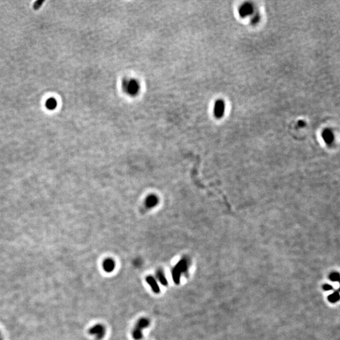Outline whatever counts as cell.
Segmentation results:
<instances>
[{
  "instance_id": "6da1fadb",
  "label": "cell",
  "mask_w": 340,
  "mask_h": 340,
  "mask_svg": "<svg viewBox=\"0 0 340 340\" xmlns=\"http://www.w3.org/2000/svg\"><path fill=\"white\" fill-rule=\"evenodd\" d=\"M123 90L130 96H136L139 93L140 84L134 79H124L122 83Z\"/></svg>"
},
{
  "instance_id": "7a4b0ae2",
  "label": "cell",
  "mask_w": 340,
  "mask_h": 340,
  "mask_svg": "<svg viewBox=\"0 0 340 340\" xmlns=\"http://www.w3.org/2000/svg\"><path fill=\"white\" fill-rule=\"evenodd\" d=\"M188 268V263L186 259H181L172 271V277L174 282L176 284H179L180 282L181 275L185 273Z\"/></svg>"
},
{
  "instance_id": "3957f363",
  "label": "cell",
  "mask_w": 340,
  "mask_h": 340,
  "mask_svg": "<svg viewBox=\"0 0 340 340\" xmlns=\"http://www.w3.org/2000/svg\"><path fill=\"white\" fill-rule=\"evenodd\" d=\"M150 324L149 319L147 318L140 319L132 331V337L135 340H140L142 337V330L146 328Z\"/></svg>"
},
{
  "instance_id": "277c9868",
  "label": "cell",
  "mask_w": 340,
  "mask_h": 340,
  "mask_svg": "<svg viewBox=\"0 0 340 340\" xmlns=\"http://www.w3.org/2000/svg\"><path fill=\"white\" fill-rule=\"evenodd\" d=\"M89 333L94 335L98 339H101L105 334V328L102 325H97L89 329Z\"/></svg>"
},
{
  "instance_id": "5b68a950",
  "label": "cell",
  "mask_w": 340,
  "mask_h": 340,
  "mask_svg": "<svg viewBox=\"0 0 340 340\" xmlns=\"http://www.w3.org/2000/svg\"><path fill=\"white\" fill-rule=\"evenodd\" d=\"M225 111V103L222 100H217L214 106V115L217 118H221Z\"/></svg>"
},
{
  "instance_id": "8992f818",
  "label": "cell",
  "mask_w": 340,
  "mask_h": 340,
  "mask_svg": "<svg viewBox=\"0 0 340 340\" xmlns=\"http://www.w3.org/2000/svg\"><path fill=\"white\" fill-rule=\"evenodd\" d=\"M253 11V8L252 5L247 3L243 4L241 7V8H239V13L241 17H246L248 15L251 14Z\"/></svg>"
},
{
  "instance_id": "52a82bcc",
  "label": "cell",
  "mask_w": 340,
  "mask_h": 340,
  "mask_svg": "<svg viewBox=\"0 0 340 340\" xmlns=\"http://www.w3.org/2000/svg\"><path fill=\"white\" fill-rule=\"evenodd\" d=\"M146 280L148 284L150 286L151 289H152L153 291L156 294H159L160 292V289L155 278L152 276H147Z\"/></svg>"
},
{
  "instance_id": "ba28073f",
  "label": "cell",
  "mask_w": 340,
  "mask_h": 340,
  "mask_svg": "<svg viewBox=\"0 0 340 340\" xmlns=\"http://www.w3.org/2000/svg\"><path fill=\"white\" fill-rule=\"evenodd\" d=\"M116 267V263L111 258L106 259L103 263V268L107 273L111 272Z\"/></svg>"
},
{
  "instance_id": "9c48e42d",
  "label": "cell",
  "mask_w": 340,
  "mask_h": 340,
  "mask_svg": "<svg viewBox=\"0 0 340 340\" xmlns=\"http://www.w3.org/2000/svg\"><path fill=\"white\" fill-rule=\"evenodd\" d=\"M158 203V198L156 195H150L146 199V206L148 208H153Z\"/></svg>"
},
{
  "instance_id": "30bf717a",
  "label": "cell",
  "mask_w": 340,
  "mask_h": 340,
  "mask_svg": "<svg viewBox=\"0 0 340 340\" xmlns=\"http://www.w3.org/2000/svg\"><path fill=\"white\" fill-rule=\"evenodd\" d=\"M156 277L158 279V280L159 281V282L161 283V284L163 286H167L168 285V281H167V279L164 274V272L161 270H159L157 271L156 272Z\"/></svg>"
},
{
  "instance_id": "8fae6325",
  "label": "cell",
  "mask_w": 340,
  "mask_h": 340,
  "mask_svg": "<svg viewBox=\"0 0 340 340\" xmlns=\"http://www.w3.org/2000/svg\"><path fill=\"white\" fill-rule=\"evenodd\" d=\"M57 107V102L54 98H49L46 102V107L49 110H54Z\"/></svg>"
},
{
  "instance_id": "7c38bea8",
  "label": "cell",
  "mask_w": 340,
  "mask_h": 340,
  "mask_svg": "<svg viewBox=\"0 0 340 340\" xmlns=\"http://www.w3.org/2000/svg\"><path fill=\"white\" fill-rule=\"evenodd\" d=\"M323 136L324 139L326 142H332L333 139V136L331 133V132H330L328 130H325V132H323Z\"/></svg>"
},
{
  "instance_id": "4fadbf2b",
  "label": "cell",
  "mask_w": 340,
  "mask_h": 340,
  "mask_svg": "<svg viewBox=\"0 0 340 340\" xmlns=\"http://www.w3.org/2000/svg\"><path fill=\"white\" fill-rule=\"evenodd\" d=\"M339 299V294L338 292H335L328 296V300L332 303H334Z\"/></svg>"
},
{
  "instance_id": "5bb4252c",
  "label": "cell",
  "mask_w": 340,
  "mask_h": 340,
  "mask_svg": "<svg viewBox=\"0 0 340 340\" xmlns=\"http://www.w3.org/2000/svg\"><path fill=\"white\" fill-rule=\"evenodd\" d=\"M329 279L333 281H338L339 280V274L338 273H333L329 275Z\"/></svg>"
},
{
  "instance_id": "9a60e30c",
  "label": "cell",
  "mask_w": 340,
  "mask_h": 340,
  "mask_svg": "<svg viewBox=\"0 0 340 340\" xmlns=\"http://www.w3.org/2000/svg\"><path fill=\"white\" fill-rule=\"evenodd\" d=\"M43 3H44V2H42V1H38V2H35V3L34 4V8L35 9L39 8L42 5V4Z\"/></svg>"
},
{
  "instance_id": "2e32d148",
  "label": "cell",
  "mask_w": 340,
  "mask_h": 340,
  "mask_svg": "<svg viewBox=\"0 0 340 340\" xmlns=\"http://www.w3.org/2000/svg\"><path fill=\"white\" fill-rule=\"evenodd\" d=\"M323 289L325 290H326V291H328V290H331L333 289V287L329 284H326V285H324L323 286Z\"/></svg>"
},
{
  "instance_id": "e0dca14e",
  "label": "cell",
  "mask_w": 340,
  "mask_h": 340,
  "mask_svg": "<svg viewBox=\"0 0 340 340\" xmlns=\"http://www.w3.org/2000/svg\"><path fill=\"white\" fill-rule=\"evenodd\" d=\"M258 20H259V16H256L254 17L253 19V24H256V23L258 21Z\"/></svg>"
},
{
  "instance_id": "ac0fdd59",
  "label": "cell",
  "mask_w": 340,
  "mask_h": 340,
  "mask_svg": "<svg viewBox=\"0 0 340 340\" xmlns=\"http://www.w3.org/2000/svg\"><path fill=\"white\" fill-rule=\"evenodd\" d=\"M299 125L300 126V127H303L304 125H305V123L302 121V120H300L299 122Z\"/></svg>"
},
{
  "instance_id": "d6986e66",
  "label": "cell",
  "mask_w": 340,
  "mask_h": 340,
  "mask_svg": "<svg viewBox=\"0 0 340 340\" xmlns=\"http://www.w3.org/2000/svg\"><path fill=\"white\" fill-rule=\"evenodd\" d=\"M0 340H2V338H0Z\"/></svg>"
}]
</instances>
